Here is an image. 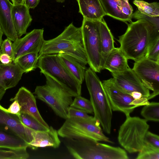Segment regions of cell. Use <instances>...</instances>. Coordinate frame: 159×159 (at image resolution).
<instances>
[{
	"label": "cell",
	"mask_w": 159,
	"mask_h": 159,
	"mask_svg": "<svg viewBox=\"0 0 159 159\" xmlns=\"http://www.w3.org/2000/svg\"><path fill=\"white\" fill-rule=\"evenodd\" d=\"M6 92V90L0 89V101Z\"/></svg>",
	"instance_id": "43"
},
{
	"label": "cell",
	"mask_w": 159,
	"mask_h": 159,
	"mask_svg": "<svg viewBox=\"0 0 159 159\" xmlns=\"http://www.w3.org/2000/svg\"><path fill=\"white\" fill-rule=\"evenodd\" d=\"M66 0H56L57 2L59 3H63L65 2Z\"/></svg>",
	"instance_id": "44"
},
{
	"label": "cell",
	"mask_w": 159,
	"mask_h": 159,
	"mask_svg": "<svg viewBox=\"0 0 159 159\" xmlns=\"http://www.w3.org/2000/svg\"><path fill=\"white\" fill-rule=\"evenodd\" d=\"M58 56L63 65L81 84L84 79L85 66L83 65L72 57L62 53H58Z\"/></svg>",
	"instance_id": "23"
},
{
	"label": "cell",
	"mask_w": 159,
	"mask_h": 159,
	"mask_svg": "<svg viewBox=\"0 0 159 159\" xmlns=\"http://www.w3.org/2000/svg\"><path fill=\"white\" fill-rule=\"evenodd\" d=\"M1 54V50H0V55Z\"/></svg>",
	"instance_id": "45"
},
{
	"label": "cell",
	"mask_w": 159,
	"mask_h": 159,
	"mask_svg": "<svg viewBox=\"0 0 159 159\" xmlns=\"http://www.w3.org/2000/svg\"><path fill=\"white\" fill-rule=\"evenodd\" d=\"M12 18L18 38L26 33L28 28L30 25L32 18L29 9L24 3L13 5L11 10Z\"/></svg>",
	"instance_id": "18"
},
{
	"label": "cell",
	"mask_w": 159,
	"mask_h": 159,
	"mask_svg": "<svg viewBox=\"0 0 159 159\" xmlns=\"http://www.w3.org/2000/svg\"><path fill=\"white\" fill-rule=\"evenodd\" d=\"M63 138L90 139L112 143L103 133L100 125L78 118H67L57 131Z\"/></svg>",
	"instance_id": "7"
},
{
	"label": "cell",
	"mask_w": 159,
	"mask_h": 159,
	"mask_svg": "<svg viewBox=\"0 0 159 159\" xmlns=\"http://www.w3.org/2000/svg\"><path fill=\"white\" fill-rule=\"evenodd\" d=\"M159 37V28L140 19L128 24L126 32L118 41L127 59L136 61L145 56L150 41Z\"/></svg>",
	"instance_id": "1"
},
{
	"label": "cell",
	"mask_w": 159,
	"mask_h": 159,
	"mask_svg": "<svg viewBox=\"0 0 159 159\" xmlns=\"http://www.w3.org/2000/svg\"><path fill=\"white\" fill-rule=\"evenodd\" d=\"M136 159H159V150L144 145Z\"/></svg>",
	"instance_id": "33"
},
{
	"label": "cell",
	"mask_w": 159,
	"mask_h": 159,
	"mask_svg": "<svg viewBox=\"0 0 159 159\" xmlns=\"http://www.w3.org/2000/svg\"><path fill=\"white\" fill-rule=\"evenodd\" d=\"M23 73L19 66L13 61L7 65L0 62V89L6 90L15 87Z\"/></svg>",
	"instance_id": "16"
},
{
	"label": "cell",
	"mask_w": 159,
	"mask_h": 159,
	"mask_svg": "<svg viewBox=\"0 0 159 159\" xmlns=\"http://www.w3.org/2000/svg\"><path fill=\"white\" fill-rule=\"evenodd\" d=\"M46 84L36 87L33 93L35 97L46 103L57 115L66 119L72 104L73 97L57 82L47 74Z\"/></svg>",
	"instance_id": "5"
},
{
	"label": "cell",
	"mask_w": 159,
	"mask_h": 159,
	"mask_svg": "<svg viewBox=\"0 0 159 159\" xmlns=\"http://www.w3.org/2000/svg\"><path fill=\"white\" fill-rule=\"evenodd\" d=\"M84 79L90 97L94 117L106 133H111L112 110L106 92L96 72L90 68L86 70Z\"/></svg>",
	"instance_id": "3"
},
{
	"label": "cell",
	"mask_w": 159,
	"mask_h": 159,
	"mask_svg": "<svg viewBox=\"0 0 159 159\" xmlns=\"http://www.w3.org/2000/svg\"><path fill=\"white\" fill-rule=\"evenodd\" d=\"M76 117L83 119L94 124L100 125L98 121L94 116H90L82 110L70 107L68 111L67 118Z\"/></svg>",
	"instance_id": "32"
},
{
	"label": "cell",
	"mask_w": 159,
	"mask_h": 159,
	"mask_svg": "<svg viewBox=\"0 0 159 159\" xmlns=\"http://www.w3.org/2000/svg\"><path fill=\"white\" fill-rule=\"evenodd\" d=\"M130 94L135 99H139L143 97L141 93L139 92H133L130 93Z\"/></svg>",
	"instance_id": "40"
},
{
	"label": "cell",
	"mask_w": 159,
	"mask_h": 159,
	"mask_svg": "<svg viewBox=\"0 0 159 159\" xmlns=\"http://www.w3.org/2000/svg\"><path fill=\"white\" fill-rule=\"evenodd\" d=\"M128 60L120 48H115L102 58L101 70H107L111 73L123 71L129 67Z\"/></svg>",
	"instance_id": "17"
},
{
	"label": "cell",
	"mask_w": 159,
	"mask_h": 159,
	"mask_svg": "<svg viewBox=\"0 0 159 159\" xmlns=\"http://www.w3.org/2000/svg\"><path fill=\"white\" fill-rule=\"evenodd\" d=\"M40 0H24V4L30 9H34L38 5Z\"/></svg>",
	"instance_id": "39"
},
{
	"label": "cell",
	"mask_w": 159,
	"mask_h": 159,
	"mask_svg": "<svg viewBox=\"0 0 159 159\" xmlns=\"http://www.w3.org/2000/svg\"><path fill=\"white\" fill-rule=\"evenodd\" d=\"M3 34L0 25V46L2 42V37Z\"/></svg>",
	"instance_id": "42"
},
{
	"label": "cell",
	"mask_w": 159,
	"mask_h": 159,
	"mask_svg": "<svg viewBox=\"0 0 159 159\" xmlns=\"http://www.w3.org/2000/svg\"><path fill=\"white\" fill-rule=\"evenodd\" d=\"M16 100L20 106V113H25L32 115L48 128L50 127L42 117L37 108L35 97L25 88H20L15 96L10 101Z\"/></svg>",
	"instance_id": "15"
},
{
	"label": "cell",
	"mask_w": 159,
	"mask_h": 159,
	"mask_svg": "<svg viewBox=\"0 0 159 159\" xmlns=\"http://www.w3.org/2000/svg\"><path fill=\"white\" fill-rule=\"evenodd\" d=\"M132 18L137 20L143 19L151 23L154 26L159 28V17H151L145 15L140 13L138 10L132 14Z\"/></svg>",
	"instance_id": "35"
},
{
	"label": "cell",
	"mask_w": 159,
	"mask_h": 159,
	"mask_svg": "<svg viewBox=\"0 0 159 159\" xmlns=\"http://www.w3.org/2000/svg\"><path fill=\"white\" fill-rule=\"evenodd\" d=\"M0 128L14 133L29 143L35 131L24 125L16 114L9 113L0 104Z\"/></svg>",
	"instance_id": "13"
},
{
	"label": "cell",
	"mask_w": 159,
	"mask_h": 159,
	"mask_svg": "<svg viewBox=\"0 0 159 159\" xmlns=\"http://www.w3.org/2000/svg\"><path fill=\"white\" fill-rule=\"evenodd\" d=\"M70 107L84 111L88 114L93 113V108L90 100L81 95L75 97Z\"/></svg>",
	"instance_id": "30"
},
{
	"label": "cell",
	"mask_w": 159,
	"mask_h": 159,
	"mask_svg": "<svg viewBox=\"0 0 159 159\" xmlns=\"http://www.w3.org/2000/svg\"><path fill=\"white\" fill-rule=\"evenodd\" d=\"M14 5L23 4L24 3V0H11Z\"/></svg>",
	"instance_id": "41"
},
{
	"label": "cell",
	"mask_w": 159,
	"mask_h": 159,
	"mask_svg": "<svg viewBox=\"0 0 159 159\" xmlns=\"http://www.w3.org/2000/svg\"><path fill=\"white\" fill-rule=\"evenodd\" d=\"M144 56L151 60L159 61V37L150 42Z\"/></svg>",
	"instance_id": "31"
},
{
	"label": "cell",
	"mask_w": 159,
	"mask_h": 159,
	"mask_svg": "<svg viewBox=\"0 0 159 159\" xmlns=\"http://www.w3.org/2000/svg\"><path fill=\"white\" fill-rule=\"evenodd\" d=\"M43 29H34L12 43L13 61L23 55L39 53L43 43Z\"/></svg>",
	"instance_id": "11"
},
{
	"label": "cell",
	"mask_w": 159,
	"mask_h": 159,
	"mask_svg": "<svg viewBox=\"0 0 159 159\" xmlns=\"http://www.w3.org/2000/svg\"><path fill=\"white\" fill-rule=\"evenodd\" d=\"M144 145L159 150V136L148 131L144 138Z\"/></svg>",
	"instance_id": "34"
},
{
	"label": "cell",
	"mask_w": 159,
	"mask_h": 159,
	"mask_svg": "<svg viewBox=\"0 0 159 159\" xmlns=\"http://www.w3.org/2000/svg\"><path fill=\"white\" fill-rule=\"evenodd\" d=\"M106 15L126 22H131L132 7L128 0H99Z\"/></svg>",
	"instance_id": "14"
},
{
	"label": "cell",
	"mask_w": 159,
	"mask_h": 159,
	"mask_svg": "<svg viewBox=\"0 0 159 159\" xmlns=\"http://www.w3.org/2000/svg\"><path fill=\"white\" fill-rule=\"evenodd\" d=\"M99 36L102 59L115 48L113 36L103 18L99 20Z\"/></svg>",
	"instance_id": "24"
},
{
	"label": "cell",
	"mask_w": 159,
	"mask_h": 159,
	"mask_svg": "<svg viewBox=\"0 0 159 159\" xmlns=\"http://www.w3.org/2000/svg\"><path fill=\"white\" fill-rule=\"evenodd\" d=\"M38 53H32L21 56L14 61L23 70L27 73L34 70L37 67Z\"/></svg>",
	"instance_id": "25"
},
{
	"label": "cell",
	"mask_w": 159,
	"mask_h": 159,
	"mask_svg": "<svg viewBox=\"0 0 159 159\" xmlns=\"http://www.w3.org/2000/svg\"><path fill=\"white\" fill-rule=\"evenodd\" d=\"M37 67L57 82L73 97L81 95V84L69 72L57 54L39 56Z\"/></svg>",
	"instance_id": "4"
},
{
	"label": "cell",
	"mask_w": 159,
	"mask_h": 159,
	"mask_svg": "<svg viewBox=\"0 0 159 159\" xmlns=\"http://www.w3.org/2000/svg\"><path fill=\"white\" fill-rule=\"evenodd\" d=\"M2 108L6 111L11 114L17 115L20 113V106L18 102L16 100L13 101L8 109H6L2 106Z\"/></svg>",
	"instance_id": "37"
},
{
	"label": "cell",
	"mask_w": 159,
	"mask_h": 159,
	"mask_svg": "<svg viewBox=\"0 0 159 159\" xmlns=\"http://www.w3.org/2000/svg\"><path fill=\"white\" fill-rule=\"evenodd\" d=\"M13 61L11 58L8 55L6 54H1L0 55V62L4 65L11 64Z\"/></svg>",
	"instance_id": "38"
},
{
	"label": "cell",
	"mask_w": 159,
	"mask_h": 159,
	"mask_svg": "<svg viewBox=\"0 0 159 159\" xmlns=\"http://www.w3.org/2000/svg\"><path fill=\"white\" fill-rule=\"evenodd\" d=\"M133 3L141 13L151 17L159 16V3L157 2L148 3L143 0H135Z\"/></svg>",
	"instance_id": "26"
},
{
	"label": "cell",
	"mask_w": 159,
	"mask_h": 159,
	"mask_svg": "<svg viewBox=\"0 0 159 159\" xmlns=\"http://www.w3.org/2000/svg\"><path fill=\"white\" fill-rule=\"evenodd\" d=\"M111 74L116 83L124 90L130 94L134 92H140L149 100V90L144 86L132 69L129 67L123 71Z\"/></svg>",
	"instance_id": "12"
},
{
	"label": "cell",
	"mask_w": 159,
	"mask_h": 159,
	"mask_svg": "<svg viewBox=\"0 0 159 159\" xmlns=\"http://www.w3.org/2000/svg\"><path fill=\"white\" fill-rule=\"evenodd\" d=\"M149 125L145 119L138 117H127L119 128L118 140L129 153L139 152L144 145V139Z\"/></svg>",
	"instance_id": "6"
},
{
	"label": "cell",
	"mask_w": 159,
	"mask_h": 159,
	"mask_svg": "<svg viewBox=\"0 0 159 159\" xmlns=\"http://www.w3.org/2000/svg\"><path fill=\"white\" fill-rule=\"evenodd\" d=\"M60 143L57 131L51 126L47 131H35L33 140L29 143V147L33 149L46 147L56 148L59 147Z\"/></svg>",
	"instance_id": "20"
},
{
	"label": "cell",
	"mask_w": 159,
	"mask_h": 159,
	"mask_svg": "<svg viewBox=\"0 0 159 159\" xmlns=\"http://www.w3.org/2000/svg\"><path fill=\"white\" fill-rule=\"evenodd\" d=\"M83 18L100 20L106 15L99 0H76Z\"/></svg>",
	"instance_id": "21"
},
{
	"label": "cell",
	"mask_w": 159,
	"mask_h": 159,
	"mask_svg": "<svg viewBox=\"0 0 159 159\" xmlns=\"http://www.w3.org/2000/svg\"><path fill=\"white\" fill-rule=\"evenodd\" d=\"M26 149L16 150H0V159H26L29 157Z\"/></svg>",
	"instance_id": "29"
},
{
	"label": "cell",
	"mask_w": 159,
	"mask_h": 159,
	"mask_svg": "<svg viewBox=\"0 0 159 159\" xmlns=\"http://www.w3.org/2000/svg\"><path fill=\"white\" fill-rule=\"evenodd\" d=\"M11 41L9 39L7 38L2 42L0 48L1 54H7L10 56L12 60L13 50Z\"/></svg>",
	"instance_id": "36"
},
{
	"label": "cell",
	"mask_w": 159,
	"mask_h": 159,
	"mask_svg": "<svg viewBox=\"0 0 159 159\" xmlns=\"http://www.w3.org/2000/svg\"><path fill=\"white\" fill-rule=\"evenodd\" d=\"M144 86L153 93L149 99L159 94V61L143 57L135 61L132 69Z\"/></svg>",
	"instance_id": "10"
},
{
	"label": "cell",
	"mask_w": 159,
	"mask_h": 159,
	"mask_svg": "<svg viewBox=\"0 0 159 159\" xmlns=\"http://www.w3.org/2000/svg\"><path fill=\"white\" fill-rule=\"evenodd\" d=\"M13 5L9 0H0V25L2 32L7 38L15 42L18 38L12 18Z\"/></svg>",
	"instance_id": "19"
},
{
	"label": "cell",
	"mask_w": 159,
	"mask_h": 159,
	"mask_svg": "<svg viewBox=\"0 0 159 159\" xmlns=\"http://www.w3.org/2000/svg\"><path fill=\"white\" fill-rule=\"evenodd\" d=\"M99 20L83 18L82 26V40L88 64L95 72L101 70L102 57L99 36Z\"/></svg>",
	"instance_id": "8"
},
{
	"label": "cell",
	"mask_w": 159,
	"mask_h": 159,
	"mask_svg": "<svg viewBox=\"0 0 159 159\" xmlns=\"http://www.w3.org/2000/svg\"><path fill=\"white\" fill-rule=\"evenodd\" d=\"M29 144L16 134L0 128V148L16 150L26 149Z\"/></svg>",
	"instance_id": "22"
},
{
	"label": "cell",
	"mask_w": 159,
	"mask_h": 159,
	"mask_svg": "<svg viewBox=\"0 0 159 159\" xmlns=\"http://www.w3.org/2000/svg\"><path fill=\"white\" fill-rule=\"evenodd\" d=\"M141 115L147 121H159V103L152 102L144 106L141 112Z\"/></svg>",
	"instance_id": "28"
},
{
	"label": "cell",
	"mask_w": 159,
	"mask_h": 159,
	"mask_svg": "<svg viewBox=\"0 0 159 159\" xmlns=\"http://www.w3.org/2000/svg\"><path fill=\"white\" fill-rule=\"evenodd\" d=\"M102 84L106 92L112 111L123 113L126 117L136 107L149 103L148 98L134 99L131 95L120 88L113 78L103 81Z\"/></svg>",
	"instance_id": "9"
},
{
	"label": "cell",
	"mask_w": 159,
	"mask_h": 159,
	"mask_svg": "<svg viewBox=\"0 0 159 159\" xmlns=\"http://www.w3.org/2000/svg\"><path fill=\"white\" fill-rule=\"evenodd\" d=\"M17 115L24 125L33 130L37 131H46L49 129L29 114L22 112Z\"/></svg>",
	"instance_id": "27"
},
{
	"label": "cell",
	"mask_w": 159,
	"mask_h": 159,
	"mask_svg": "<svg viewBox=\"0 0 159 159\" xmlns=\"http://www.w3.org/2000/svg\"><path fill=\"white\" fill-rule=\"evenodd\" d=\"M59 53L72 57L84 66L88 64L81 27H76L71 23L57 37L44 40L38 56Z\"/></svg>",
	"instance_id": "2"
}]
</instances>
